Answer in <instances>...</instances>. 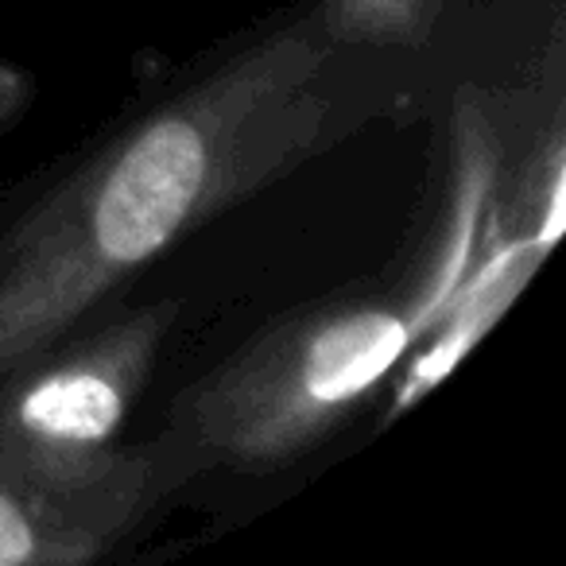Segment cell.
Returning a JSON list of instances; mask_svg holds the SVG:
<instances>
[{"label": "cell", "instance_id": "7a4b0ae2", "mask_svg": "<svg viewBox=\"0 0 566 566\" xmlns=\"http://www.w3.org/2000/svg\"><path fill=\"white\" fill-rule=\"evenodd\" d=\"M175 303H151L59 338L0 377V481L71 496H144L156 504L206 465L175 434L120 450V431L148 385Z\"/></svg>", "mask_w": 566, "mask_h": 566}, {"label": "cell", "instance_id": "277c9868", "mask_svg": "<svg viewBox=\"0 0 566 566\" xmlns=\"http://www.w3.org/2000/svg\"><path fill=\"white\" fill-rule=\"evenodd\" d=\"M144 496H71L0 481V566H78L105 555L148 512Z\"/></svg>", "mask_w": 566, "mask_h": 566}, {"label": "cell", "instance_id": "6da1fadb", "mask_svg": "<svg viewBox=\"0 0 566 566\" xmlns=\"http://www.w3.org/2000/svg\"><path fill=\"white\" fill-rule=\"evenodd\" d=\"M338 43L260 35L28 206L0 241V377L74 331L148 260L342 133Z\"/></svg>", "mask_w": 566, "mask_h": 566}, {"label": "cell", "instance_id": "3957f363", "mask_svg": "<svg viewBox=\"0 0 566 566\" xmlns=\"http://www.w3.org/2000/svg\"><path fill=\"white\" fill-rule=\"evenodd\" d=\"M416 311L342 300L300 311L175 400L171 434L206 465H283L315 450L403 361Z\"/></svg>", "mask_w": 566, "mask_h": 566}]
</instances>
